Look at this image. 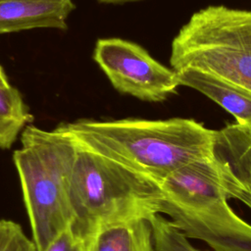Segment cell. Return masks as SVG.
Wrapping results in <instances>:
<instances>
[{
    "label": "cell",
    "instance_id": "6da1fadb",
    "mask_svg": "<svg viewBox=\"0 0 251 251\" xmlns=\"http://www.w3.org/2000/svg\"><path fill=\"white\" fill-rule=\"evenodd\" d=\"M61 124L82 145L157 185L178 169L210 157L215 134V129L184 118Z\"/></svg>",
    "mask_w": 251,
    "mask_h": 251
},
{
    "label": "cell",
    "instance_id": "7a4b0ae2",
    "mask_svg": "<svg viewBox=\"0 0 251 251\" xmlns=\"http://www.w3.org/2000/svg\"><path fill=\"white\" fill-rule=\"evenodd\" d=\"M229 185L224 169L210 155L158 184L159 212L168 215L187 238L200 239L214 251H251V225L229 206Z\"/></svg>",
    "mask_w": 251,
    "mask_h": 251
},
{
    "label": "cell",
    "instance_id": "3957f363",
    "mask_svg": "<svg viewBox=\"0 0 251 251\" xmlns=\"http://www.w3.org/2000/svg\"><path fill=\"white\" fill-rule=\"evenodd\" d=\"M21 147L13 161L36 251L49 243L73 221L70 175L73 142L61 123L53 129L27 125L20 135Z\"/></svg>",
    "mask_w": 251,
    "mask_h": 251
},
{
    "label": "cell",
    "instance_id": "277c9868",
    "mask_svg": "<svg viewBox=\"0 0 251 251\" xmlns=\"http://www.w3.org/2000/svg\"><path fill=\"white\" fill-rule=\"evenodd\" d=\"M70 137L74 148L70 226L82 241L101 224L132 218L149 220L160 214L161 193L155 182Z\"/></svg>",
    "mask_w": 251,
    "mask_h": 251
},
{
    "label": "cell",
    "instance_id": "5b68a950",
    "mask_svg": "<svg viewBox=\"0 0 251 251\" xmlns=\"http://www.w3.org/2000/svg\"><path fill=\"white\" fill-rule=\"evenodd\" d=\"M170 64L176 72L197 70L251 91V11L198 10L174 37Z\"/></svg>",
    "mask_w": 251,
    "mask_h": 251
},
{
    "label": "cell",
    "instance_id": "8992f818",
    "mask_svg": "<svg viewBox=\"0 0 251 251\" xmlns=\"http://www.w3.org/2000/svg\"><path fill=\"white\" fill-rule=\"evenodd\" d=\"M93 60L113 87L148 102H162L180 86L177 73L155 60L139 44L123 38H100Z\"/></svg>",
    "mask_w": 251,
    "mask_h": 251
},
{
    "label": "cell",
    "instance_id": "52a82bcc",
    "mask_svg": "<svg viewBox=\"0 0 251 251\" xmlns=\"http://www.w3.org/2000/svg\"><path fill=\"white\" fill-rule=\"evenodd\" d=\"M73 0H0V34L33 28L67 29Z\"/></svg>",
    "mask_w": 251,
    "mask_h": 251
},
{
    "label": "cell",
    "instance_id": "ba28073f",
    "mask_svg": "<svg viewBox=\"0 0 251 251\" xmlns=\"http://www.w3.org/2000/svg\"><path fill=\"white\" fill-rule=\"evenodd\" d=\"M211 153L234 181L235 200L251 210V129L237 123L216 129Z\"/></svg>",
    "mask_w": 251,
    "mask_h": 251
},
{
    "label": "cell",
    "instance_id": "9c48e42d",
    "mask_svg": "<svg viewBox=\"0 0 251 251\" xmlns=\"http://www.w3.org/2000/svg\"><path fill=\"white\" fill-rule=\"evenodd\" d=\"M83 245L84 251H155L152 226L145 218L101 224Z\"/></svg>",
    "mask_w": 251,
    "mask_h": 251
},
{
    "label": "cell",
    "instance_id": "30bf717a",
    "mask_svg": "<svg viewBox=\"0 0 251 251\" xmlns=\"http://www.w3.org/2000/svg\"><path fill=\"white\" fill-rule=\"evenodd\" d=\"M176 73L180 85L204 94L233 116L237 124L251 129V91L197 70Z\"/></svg>",
    "mask_w": 251,
    "mask_h": 251
},
{
    "label": "cell",
    "instance_id": "8fae6325",
    "mask_svg": "<svg viewBox=\"0 0 251 251\" xmlns=\"http://www.w3.org/2000/svg\"><path fill=\"white\" fill-rule=\"evenodd\" d=\"M33 120L29 107L16 87H0V149H10Z\"/></svg>",
    "mask_w": 251,
    "mask_h": 251
},
{
    "label": "cell",
    "instance_id": "7c38bea8",
    "mask_svg": "<svg viewBox=\"0 0 251 251\" xmlns=\"http://www.w3.org/2000/svg\"><path fill=\"white\" fill-rule=\"evenodd\" d=\"M155 251H203L194 247L171 221L156 215L149 219Z\"/></svg>",
    "mask_w": 251,
    "mask_h": 251
},
{
    "label": "cell",
    "instance_id": "4fadbf2b",
    "mask_svg": "<svg viewBox=\"0 0 251 251\" xmlns=\"http://www.w3.org/2000/svg\"><path fill=\"white\" fill-rule=\"evenodd\" d=\"M0 251H36V247L18 223L2 219L0 220Z\"/></svg>",
    "mask_w": 251,
    "mask_h": 251
},
{
    "label": "cell",
    "instance_id": "5bb4252c",
    "mask_svg": "<svg viewBox=\"0 0 251 251\" xmlns=\"http://www.w3.org/2000/svg\"><path fill=\"white\" fill-rule=\"evenodd\" d=\"M45 251H84V245L82 239L68 226L49 243Z\"/></svg>",
    "mask_w": 251,
    "mask_h": 251
},
{
    "label": "cell",
    "instance_id": "9a60e30c",
    "mask_svg": "<svg viewBox=\"0 0 251 251\" xmlns=\"http://www.w3.org/2000/svg\"><path fill=\"white\" fill-rule=\"evenodd\" d=\"M99 3L103 4H115V5H120V4H126V3H133V2H139L143 0H96Z\"/></svg>",
    "mask_w": 251,
    "mask_h": 251
},
{
    "label": "cell",
    "instance_id": "2e32d148",
    "mask_svg": "<svg viewBox=\"0 0 251 251\" xmlns=\"http://www.w3.org/2000/svg\"><path fill=\"white\" fill-rule=\"evenodd\" d=\"M10 82L8 79V76L6 75L2 66L0 65V87H8L10 86Z\"/></svg>",
    "mask_w": 251,
    "mask_h": 251
}]
</instances>
